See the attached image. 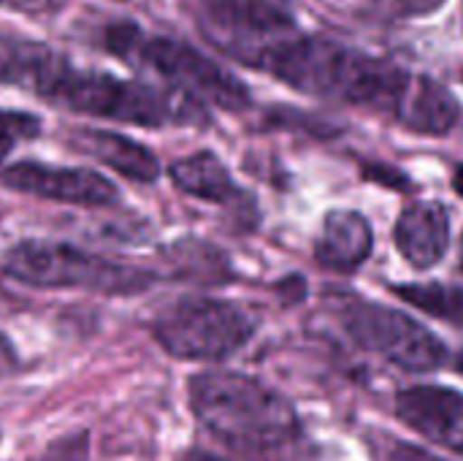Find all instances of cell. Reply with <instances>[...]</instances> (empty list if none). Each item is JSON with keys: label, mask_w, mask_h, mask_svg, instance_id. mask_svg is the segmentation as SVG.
<instances>
[{"label": "cell", "mask_w": 463, "mask_h": 461, "mask_svg": "<svg viewBox=\"0 0 463 461\" xmlns=\"http://www.w3.org/2000/svg\"><path fill=\"white\" fill-rule=\"evenodd\" d=\"M0 84L38 95L76 114L138 128H182L206 122L203 103L179 90H160L98 68H79L43 41L0 27Z\"/></svg>", "instance_id": "6da1fadb"}, {"label": "cell", "mask_w": 463, "mask_h": 461, "mask_svg": "<svg viewBox=\"0 0 463 461\" xmlns=\"http://www.w3.org/2000/svg\"><path fill=\"white\" fill-rule=\"evenodd\" d=\"M258 71L315 98L361 106L374 114L407 122L410 109L426 82V73H412L396 62L366 54L347 43L323 35L293 33L279 41Z\"/></svg>", "instance_id": "7a4b0ae2"}, {"label": "cell", "mask_w": 463, "mask_h": 461, "mask_svg": "<svg viewBox=\"0 0 463 461\" xmlns=\"http://www.w3.org/2000/svg\"><path fill=\"white\" fill-rule=\"evenodd\" d=\"M190 410L209 435L239 451H271L301 435L296 408L258 378L212 370L190 378Z\"/></svg>", "instance_id": "3957f363"}, {"label": "cell", "mask_w": 463, "mask_h": 461, "mask_svg": "<svg viewBox=\"0 0 463 461\" xmlns=\"http://www.w3.org/2000/svg\"><path fill=\"white\" fill-rule=\"evenodd\" d=\"M103 43L114 57L155 71L171 82L174 90L193 95L201 103H212L225 111H244L252 103L250 87L239 76L179 38L149 35L133 22H117L106 27Z\"/></svg>", "instance_id": "277c9868"}, {"label": "cell", "mask_w": 463, "mask_h": 461, "mask_svg": "<svg viewBox=\"0 0 463 461\" xmlns=\"http://www.w3.org/2000/svg\"><path fill=\"white\" fill-rule=\"evenodd\" d=\"M3 272L33 288H81L103 296L141 293L155 283V274L141 266L38 239L14 245L3 258Z\"/></svg>", "instance_id": "5b68a950"}, {"label": "cell", "mask_w": 463, "mask_h": 461, "mask_svg": "<svg viewBox=\"0 0 463 461\" xmlns=\"http://www.w3.org/2000/svg\"><path fill=\"white\" fill-rule=\"evenodd\" d=\"M255 318L225 299L184 296L152 323L157 345L182 361H225L255 337Z\"/></svg>", "instance_id": "8992f818"}, {"label": "cell", "mask_w": 463, "mask_h": 461, "mask_svg": "<svg viewBox=\"0 0 463 461\" xmlns=\"http://www.w3.org/2000/svg\"><path fill=\"white\" fill-rule=\"evenodd\" d=\"M195 16L222 54L250 68L296 33L290 0H195Z\"/></svg>", "instance_id": "52a82bcc"}, {"label": "cell", "mask_w": 463, "mask_h": 461, "mask_svg": "<svg viewBox=\"0 0 463 461\" xmlns=\"http://www.w3.org/2000/svg\"><path fill=\"white\" fill-rule=\"evenodd\" d=\"M342 326L358 348L404 372L423 375L448 361L445 342L402 310L358 299L342 310Z\"/></svg>", "instance_id": "ba28073f"}, {"label": "cell", "mask_w": 463, "mask_h": 461, "mask_svg": "<svg viewBox=\"0 0 463 461\" xmlns=\"http://www.w3.org/2000/svg\"><path fill=\"white\" fill-rule=\"evenodd\" d=\"M0 182L14 193L73 206H111L119 201V187L109 177L76 166L19 160L0 171Z\"/></svg>", "instance_id": "9c48e42d"}, {"label": "cell", "mask_w": 463, "mask_h": 461, "mask_svg": "<svg viewBox=\"0 0 463 461\" xmlns=\"http://www.w3.org/2000/svg\"><path fill=\"white\" fill-rule=\"evenodd\" d=\"M396 416L434 443H463V394L445 386H410L396 397Z\"/></svg>", "instance_id": "30bf717a"}, {"label": "cell", "mask_w": 463, "mask_h": 461, "mask_svg": "<svg viewBox=\"0 0 463 461\" xmlns=\"http://www.w3.org/2000/svg\"><path fill=\"white\" fill-rule=\"evenodd\" d=\"M393 242L412 269H434L450 247V212L439 201H412L402 209Z\"/></svg>", "instance_id": "8fae6325"}, {"label": "cell", "mask_w": 463, "mask_h": 461, "mask_svg": "<svg viewBox=\"0 0 463 461\" xmlns=\"http://www.w3.org/2000/svg\"><path fill=\"white\" fill-rule=\"evenodd\" d=\"M374 250V231L355 209H334L326 215L315 239V258L331 272L350 274L361 269Z\"/></svg>", "instance_id": "7c38bea8"}, {"label": "cell", "mask_w": 463, "mask_h": 461, "mask_svg": "<svg viewBox=\"0 0 463 461\" xmlns=\"http://www.w3.org/2000/svg\"><path fill=\"white\" fill-rule=\"evenodd\" d=\"M71 147L100 160L111 171L133 179V182H155L160 177L157 155L144 147L141 141L114 133V130H98V128H81L71 136Z\"/></svg>", "instance_id": "4fadbf2b"}, {"label": "cell", "mask_w": 463, "mask_h": 461, "mask_svg": "<svg viewBox=\"0 0 463 461\" xmlns=\"http://www.w3.org/2000/svg\"><path fill=\"white\" fill-rule=\"evenodd\" d=\"M168 174H171V182L193 198L220 204V206H233V209L252 204L250 196L236 185L228 166L212 149H201V152L174 160Z\"/></svg>", "instance_id": "5bb4252c"}, {"label": "cell", "mask_w": 463, "mask_h": 461, "mask_svg": "<svg viewBox=\"0 0 463 461\" xmlns=\"http://www.w3.org/2000/svg\"><path fill=\"white\" fill-rule=\"evenodd\" d=\"M407 304L423 310L431 318H439L456 329H463V288L442 283H415L393 288Z\"/></svg>", "instance_id": "9a60e30c"}, {"label": "cell", "mask_w": 463, "mask_h": 461, "mask_svg": "<svg viewBox=\"0 0 463 461\" xmlns=\"http://www.w3.org/2000/svg\"><path fill=\"white\" fill-rule=\"evenodd\" d=\"M41 130V120L24 111H11V109H0V160L5 155H11V149L19 141L35 139Z\"/></svg>", "instance_id": "2e32d148"}, {"label": "cell", "mask_w": 463, "mask_h": 461, "mask_svg": "<svg viewBox=\"0 0 463 461\" xmlns=\"http://www.w3.org/2000/svg\"><path fill=\"white\" fill-rule=\"evenodd\" d=\"M383 3L391 8L393 16L407 19V16H426L431 11H437L445 0H383Z\"/></svg>", "instance_id": "e0dca14e"}, {"label": "cell", "mask_w": 463, "mask_h": 461, "mask_svg": "<svg viewBox=\"0 0 463 461\" xmlns=\"http://www.w3.org/2000/svg\"><path fill=\"white\" fill-rule=\"evenodd\" d=\"M43 461H87V435H76L62 446H54Z\"/></svg>", "instance_id": "ac0fdd59"}, {"label": "cell", "mask_w": 463, "mask_h": 461, "mask_svg": "<svg viewBox=\"0 0 463 461\" xmlns=\"http://www.w3.org/2000/svg\"><path fill=\"white\" fill-rule=\"evenodd\" d=\"M383 461H448L426 448H418L412 443H393L385 454H383Z\"/></svg>", "instance_id": "d6986e66"}, {"label": "cell", "mask_w": 463, "mask_h": 461, "mask_svg": "<svg viewBox=\"0 0 463 461\" xmlns=\"http://www.w3.org/2000/svg\"><path fill=\"white\" fill-rule=\"evenodd\" d=\"M19 370V356H16V348L11 345V340L0 331V378L3 375H11Z\"/></svg>", "instance_id": "ffe728a7"}, {"label": "cell", "mask_w": 463, "mask_h": 461, "mask_svg": "<svg viewBox=\"0 0 463 461\" xmlns=\"http://www.w3.org/2000/svg\"><path fill=\"white\" fill-rule=\"evenodd\" d=\"M176 461H228V459H222V456H217V454H209V451H201V448H190V451H184V454H182Z\"/></svg>", "instance_id": "44dd1931"}, {"label": "cell", "mask_w": 463, "mask_h": 461, "mask_svg": "<svg viewBox=\"0 0 463 461\" xmlns=\"http://www.w3.org/2000/svg\"><path fill=\"white\" fill-rule=\"evenodd\" d=\"M453 187H456V193L463 198V163L456 168V174H453Z\"/></svg>", "instance_id": "7402d4cb"}, {"label": "cell", "mask_w": 463, "mask_h": 461, "mask_svg": "<svg viewBox=\"0 0 463 461\" xmlns=\"http://www.w3.org/2000/svg\"><path fill=\"white\" fill-rule=\"evenodd\" d=\"M461 269H463V239H461Z\"/></svg>", "instance_id": "603a6c76"}, {"label": "cell", "mask_w": 463, "mask_h": 461, "mask_svg": "<svg viewBox=\"0 0 463 461\" xmlns=\"http://www.w3.org/2000/svg\"><path fill=\"white\" fill-rule=\"evenodd\" d=\"M458 451H461V454H463V443H461V446H458Z\"/></svg>", "instance_id": "cb8c5ba5"}]
</instances>
